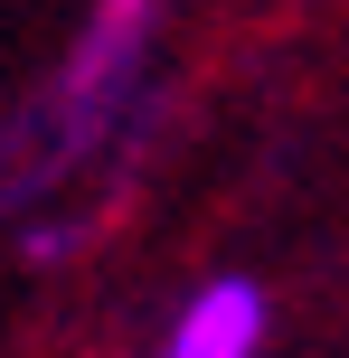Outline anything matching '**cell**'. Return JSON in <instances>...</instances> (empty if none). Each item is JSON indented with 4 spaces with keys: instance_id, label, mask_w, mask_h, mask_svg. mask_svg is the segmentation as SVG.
<instances>
[{
    "instance_id": "2",
    "label": "cell",
    "mask_w": 349,
    "mask_h": 358,
    "mask_svg": "<svg viewBox=\"0 0 349 358\" xmlns=\"http://www.w3.org/2000/svg\"><path fill=\"white\" fill-rule=\"evenodd\" d=\"M142 19H151V0H104L85 57H76V85H104V76H113V48H132V29H142Z\"/></svg>"
},
{
    "instance_id": "1",
    "label": "cell",
    "mask_w": 349,
    "mask_h": 358,
    "mask_svg": "<svg viewBox=\"0 0 349 358\" xmlns=\"http://www.w3.org/2000/svg\"><path fill=\"white\" fill-rule=\"evenodd\" d=\"M255 349H264V292L245 273H218L208 292H189V311L161 340V358H255Z\"/></svg>"
}]
</instances>
